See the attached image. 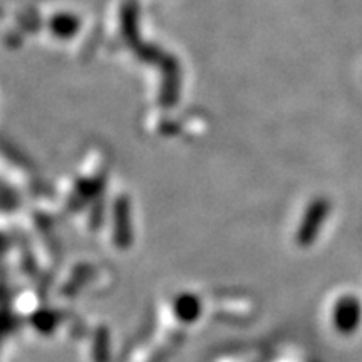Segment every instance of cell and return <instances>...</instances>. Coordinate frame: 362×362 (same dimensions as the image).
Listing matches in <instances>:
<instances>
[{
    "mask_svg": "<svg viewBox=\"0 0 362 362\" xmlns=\"http://www.w3.org/2000/svg\"><path fill=\"white\" fill-rule=\"evenodd\" d=\"M362 322V305L354 296H344L332 310V324L341 334H354Z\"/></svg>",
    "mask_w": 362,
    "mask_h": 362,
    "instance_id": "obj_1",
    "label": "cell"
},
{
    "mask_svg": "<svg viewBox=\"0 0 362 362\" xmlns=\"http://www.w3.org/2000/svg\"><path fill=\"white\" fill-rule=\"evenodd\" d=\"M327 203L325 202H317L314 203V206L310 208L309 211V216H307L305 223H304V228H302V242L304 243H310L314 237L317 235V230H319L320 223H322L325 215H327Z\"/></svg>",
    "mask_w": 362,
    "mask_h": 362,
    "instance_id": "obj_2",
    "label": "cell"
}]
</instances>
